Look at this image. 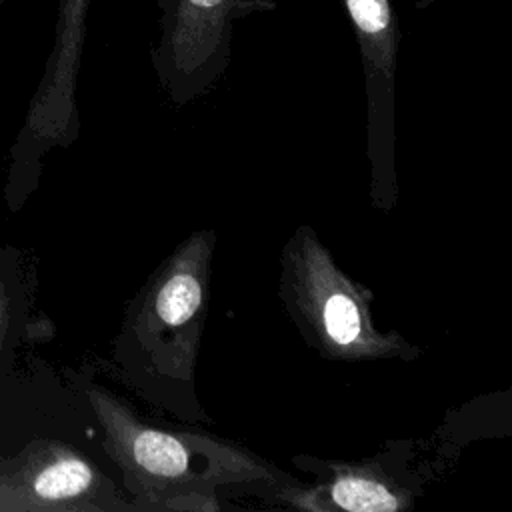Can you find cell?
Here are the masks:
<instances>
[{
    "instance_id": "1",
    "label": "cell",
    "mask_w": 512,
    "mask_h": 512,
    "mask_svg": "<svg viewBox=\"0 0 512 512\" xmlns=\"http://www.w3.org/2000/svg\"><path fill=\"white\" fill-rule=\"evenodd\" d=\"M294 238L290 256L292 302L300 308L308 332L318 346L338 358H382L400 354L406 344L392 336H382L370 318L368 290L356 286L332 262L330 254L310 236Z\"/></svg>"
},
{
    "instance_id": "2",
    "label": "cell",
    "mask_w": 512,
    "mask_h": 512,
    "mask_svg": "<svg viewBox=\"0 0 512 512\" xmlns=\"http://www.w3.org/2000/svg\"><path fill=\"white\" fill-rule=\"evenodd\" d=\"M204 242H190L154 280L136 322L142 344L162 366L186 368L194 360L206 298Z\"/></svg>"
},
{
    "instance_id": "3",
    "label": "cell",
    "mask_w": 512,
    "mask_h": 512,
    "mask_svg": "<svg viewBox=\"0 0 512 512\" xmlns=\"http://www.w3.org/2000/svg\"><path fill=\"white\" fill-rule=\"evenodd\" d=\"M240 8V0H170L154 60L174 92L202 88L224 68Z\"/></svg>"
},
{
    "instance_id": "4",
    "label": "cell",
    "mask_w": 512,
    "mask_h": 512,
    "mask_svg": "<svg viewBox=\"0 0 512 512\" xmlns=\"http://www.w3.org/2000/svg\"><path fill=\"white\" fill-rule=\"evenodd\" d=\"M126 456L136 482L146 486H170L186 484L192 480H204L226 472V468L242 470L238 466H226L222 458H210L206 450L194 448L192 440L180 438L166 430H156L142 424H130L124 434Z\"/></svg>"
},
{
    "instance_id": "5",
    "label": "cell",
    "mask_w": 512,
    "mask_h": 512,
    "mask_svg": "<svg viewBox=\"0 0 512 512\" xmlns=\"http://www.w3.org/2000/svg\"><path fill=\"white\" fill-rule=\"evenodd\" d=\"M342 4L358 38L372 120L380 116L388 122L400 42L392 0H342Z\"/></svg>"
},
{
    "instance_id": "6",
    "label": "cell",
    "mask_w": 512,
    "mask_h": 512,
    "mask_svg": "<svg viewBox=\"0 0 512 512\" xmlns=\"http://www.w3.org/2000/svg\"><path fill=\"white\" fill-rule=\"evenodd\" d=\"M332 506L348 512H394L404 506L400 492L368 472L348 470L328 486Z\"/></svg>"
},
{
    "instance_id": "7",
    "label": "cell",
    "mask_w": 512,
    "mask_h": 512,
    "mask_svg": "<svg viewBox=\"0 0 512 512\" xmlns=\"http://www.w3.org/2000/svg\"><path fill=\"white\" fill-rule=\"evenodd\" d=\"M94 482L90 466L78 458H64L46 466L34 480V490L44 500H66L80 496Z\"/></svg>"
},
{
    "instance_id": "8",
    "label": "cell",
    "mask_w": 512,
    "mask_h": 512,
    "mask_svg": "<svg viewBox=\"0 0 512 512\" xmlns=\"http://www.w3.org/2000/svg\"><path fill=\"white\" fill-rule=\"evenodd\" d=\"M156 4H158V8H160V12L164 14V12L168 10V6H170V0H156Z\"/></svg>"
}]
</instances>
